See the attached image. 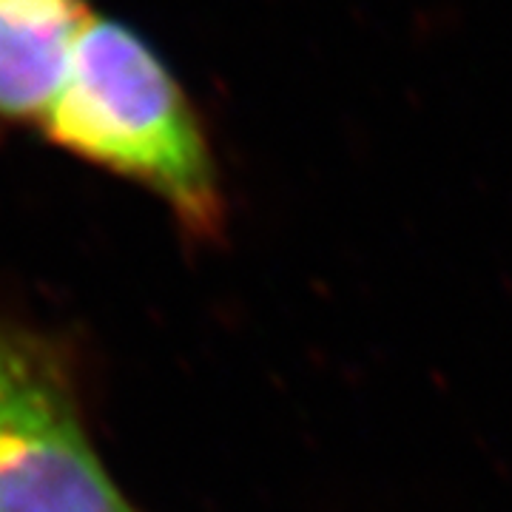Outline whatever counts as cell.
<instances>
[{"label":"cell","instance_id":"3957f363","mask_svg":"<svg viewBox=\"0 0 512 512\" xmlns=\"http://www.w3.org/2000/svg\"><path fill=\"white\" fill-rule=\"evenodd\" d=\"M86 0H0V114L43 120L92 23Z\"/></svg>","mask_w":512,"mask_h":512},{"label":"cell","instance_id":"6da1fadb","mask_svg":"<svg viewBox=\"0 0 512 512\" xmlns=\"http://www.w3.org/2000/svg\"><path fill=\"white\" fill-rule=\"evenodd\" d=\"M40 123L57 146L160 194L188 231L214 237L222 228L217 165L200 120L163 60L123 23L94 15Z\"/></svg>","mask_w":512,"mask_h":512},{"label":"cell","instance_id":"7a4b0ae2","mask_svg":"<svg viewBox=\"0 0 512 512\" xmlns=\"http://www.w3.org/2000/svg\"><path fill=\"white\" fill-rule=\"evenodd\" d=\"M0 512H137L94 453L60 356L15 328H0Z\"/></svg>","mask_w":512,"mask_h":512}]
</instances>
